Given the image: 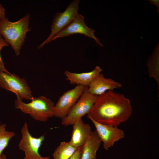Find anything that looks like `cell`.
<instances>
[{
	"mask_svg": "<svg viewBox=\"0 0 159 159\" xmlns=\"http://www.w3.org/2000/svg\"><path fill=\"white\" fill-rule=\"evenodd\" d=\"M132 112L129 99L110 90L97 96L87 117L102 124L118 127L129 119Z\"/></svg>",
	"mask_w": 159,
	"mask_h": 159,
	"instance_id": "cell-1",
	"label": "cell"
},
{
	"mask_svg": "<svg viewBox=\"0 0 159 159\" xmlns=\"http://www.w3.org/2000/svg\"><path fill=\"white\" fill-rule=\"evenodd\" d=\"M30 14L28 13L18 21L11 22L6 18L0 21V34L18 56L26 37V34L31 30L29 27Z\"/></svg>",
	"mask_w": 159,
	"mask_h": 159,
	"instance_id": "cell-2",
	"label": "cell"
},
{
	"mask_svg": "<svg viewBox=\"0 0 159 159\" xmlns=\"http://www.w3.org/2000/svg\"><path fill=\"white\" fill-rule=\"evenodd\" d=\"M16 108L25 114H29L34 120L45 122L54 116V102L50 99L44 96L34 98L30 102L25 103L16 100L14 101Z\"/></svg>",
	"mask_w": 159,
	"mask_h": 159,
	"instance_id": "cell-3",
	"label": "cell"
},
{
	"mask_svg": "<svg viewBox=\"0 0 159 159\" xmlns=\"http://www.w3.org/2000/svg\"><path fill=\"white\" fill-rule=\"evenodd\" d=\"M79 0L72 1L62 13H57L51 26V32L47 38L38 47L40 49L47 43L53 40L59 33L68 26L79 14Z\"/></svg>",
	"mask_w": 159,
	"mask_h": 159,
	"instance_id": "cell-4",
	"label": "cell"
},
{
	"mask_svg": "<svg viewBox=\"0 0 159 159\" xmlns=\"http://www.w3.org/2000/svg\"><path fill=\"white\" fill-rule=\"evenodd\" d=\"M0 87L15 93L17 100L31 101L34 98L31 91L24 78L8 73L0 69Z\"/></svg>",
	"mask_w": 159,
	"mask_h": 159,
	"instance_id": "cell-5",
	"label": "cell"
},
{
	"mask_svg": "<svg viewBox=\"0 0 159 159\" xmlns=\"http://www.w3.org/2000/svg\"><path fill=\"white\" fill-rule=\"evenodd\" d=\"M87 87L70 109L67 115L62 119L61 124L64 126L73 125L76 121L87 114L94 105L97 96L90 93Z\"/></svg>",
	"mask_w": 159,
	"mask_h": 159,
	"instance_id": "cell-6",
	"label": "cell"
},
{
	"mask_svg": "<svg viewBox=\"0 0 159 159\" xmlns=\"http://www.w3.org/2000/svg\"><path fill=\"white\" fill-rule=\"evenodd\" d=\"M21 138L18 146L25 153L24 159H49V157H43L39 150L45 139V135L37 138L30 133L26 122H25L21 130Z\"/></svg>",
	"mask_w": 159,
	"mask_h": 159,
	"instance_id": "cell-7",
	"label": "cell"
},
{
	"mask_svg": "<svg viewBox=\"0 0 159 159\" xmlns=\"http://www.w3.org/2000/svg\"><path fill=\"white\" fill-rule=\"evenodd\" d=\"M87 87L77 85L64 93L59 98L53 109L54 116L61 119L66 117Z\"/></svg>",
	"mask_w": 159,
	"mask_h": 159,
	"instance_id": "cell-8",
	"label": "cell"
},
{
	"mask_svg": "<svg viewBox=\"0 0 159 159\" xmlns=\"http://www.w3.org/2000/svg\"><path fill=\"white\" fill-rule=\"evenodd\" d=\"M95 127V130L103 148L106 150L113 146L115 143L123 138L125 137L124 131L117 127L104 124L98 122L88 117Z\"/></svg>",
	"mask_w": 159,
	"mask_h": 159,
	"instance_id": "cell-9",
	"label": "cell"
},
{
	"mask_svg": "<svg viewBox=\"0 0 159 159\" xmlns=\"http://www.w3.org/2000/svg\"><path fill=\"white\" fill-rule=\"evenodd\" d=\"M95 32V30L87 26L84 17L78 14L74 20L56 36L53 40L58 38L69 36L74 34H80L93 38L97 44L103 47V45L100 42L99 39L95 36L94 33Z\"/></svg>",
	"mask_w": 159,
	"mask_h": 159,
	"instance_id": "cell-10",
	"label": "cell"
},
{
	"mask_svg": "<svg viewBox=\"0 0 159 159\" xmlns=\"http://www.w3.org/2000/svg\"><path fill=\"white\" fill-rule=\"evenodd\" d=\"M122 86L119 82L111 79L105 77L103 74L100 73L90 84L87 90L92 95L98 96L107 90L113 91Z\"/></svg>",
	"mask_w": 159,
	"mask_h": 159,
	"instance_id": "cell-11",
	"label": "cell"
},
{
	"mask_svg": "<svg viewBox=\"0 0 159 159\" xmlns=\"http://www.w3.org/2000/svg\"><path fill=\"white\" fill-rule=\"evenodd\" d=\"M92 132L90 125L84 123L82 118L80 119L73 125L71 139L69 142L78 148L83 145Z\"/></svg>",
	"mask_w": 159,
	"mask_h": 159,
	"instance_id": "cell-12",
	"label": "cell"
},
{
	"mask_svg": "<svg viewBox=\"0 0 159 159\" xmlns=\"http://www.w3.org/2000/svg\"><path fill=\"white\" fill-rule=\"evenodd\" d=\"M102 71V69L100 67L96 66L94 69L90 72L76 73L66 70L64 74L70 84L88 87L91 82Z\"/></svg>",
	"mask_w": 159,
	"mask_h": 159,
	"instance_id": "cell-13",
	"label": "cell"
},
{
	"mask_svg": "<svg viewBox=\"0 0 159 159\" xmlns=\"http://www.w3.org/2000/svg\"><path fill=\"white\" fill-rule=\"evenodd\" d=\"M101 142L95 131L92 132L82 146L80 159H96Z\"/></svg>",
	"mask_w": 159,
	"mask_h": 159,
	"instance_id": "cell-14",
	"label": "cell"
},
{
	"mask_svg": "<svg viewBox=\"0 0 159 159\" xmlns=\"http://www.w3.org/2000/svg\"><path fill=\"white\" fill-rule=\"evenodd\" d=\"M77 148L69 142H62L53 153L54 159H69Z\"/></svg>",
	"mask_w": 159,
	"mask_h": 159,
	"instance_id": "cell-15",
	"label": "cell"
},
{
	"mask_svg": "<svg viewBox=\"0 0 159 159\" xmlns=\"http://www.w3.org/2000/svg\"><path fill=\"white\" fill-rule=\"evenodd\" d=\"M146 64L148 67L150 76L153 77L156 80L159 85V43L156 46L151 55L149 57Z\"/></svg>",
	"mask_w": 159,
	"mask_h": 159,
	"instance_id": "cell-16",
	"label": "cell"
},
{
	"mask_svg": "<svg viewBox=\"0 0 159 159\" xmlns=\"http://www.w3.org/2000/svg\"><path fill=\"white\" fill-rule=\"evenodd\" d=\"M6 125H0V157L4 150L8 146L11 139L15 135L13 132L7 131L6 129Z\"/></svg>",
	"mask_w": 159,
	"mask_h": 159,
	"instance_id": "cell-17",
	"label": "cell"
},
{
	"mask_svg": "<svg viewBox=\"0 0 159 159\" xmlns=\"http://www.w3.org/2000/svg\"><path fill=\"white\" fill-rule=\"evenodd\" d=\"M9 45L3 36L0 34V62L4 64L1 55V51L4 47L8 46Z\"/></svg>",
	"mask_w": 159,
	"mask_h": 159,
	"instance_id": "cell-18",
	"label": "cell"
},
{
	"mask_svg": "<svg viewBox=\"0 0 159 159\" xmlns=\"http://www.w3.org/2000/svg\"><path fill=\"white\" fill-rule=\"evenodd\" d=\"M82 146L78 148L74 154L69 159H80Z\"/></svg>",
	"mask_w": 159,
	"mask_h": 159,
	"instance_id": "cell-19",
	"label": "cell"
},
{
	"mask_svg": "<svg viewBox=\"0 0 159 159\" xmlns=\"http://www.w3.org/2000/svg\"><path fill=\"white\" fill-rule=\"evenodd\" d=\"M5 18V10L2 5L0 4V21Z\"/></svg>",
	"mask_w": 159,
	"mask_h": 159,
	"instance_id": "cell-20",
	"label": "cell"
},
{
	"mask_svg": "<svg viewBox=\"0 0 159 159\" xmlns=\"http://www.w3.org/2000/svg\"><path fill=\"white\" fill-rule=\"evenodd\" d=\"M148 1L153 5H155L158 8L157 11L159 13V0H148Z\"/></svg>",
	"mask_w": 159,
	"mask_h": 159,
	"instance_id": "cell-21",
	"label": "cell"
},
{
	"mask_svg": "<svg viewBox=\"0 0 159 159\" xmlns=\"http://www.w3.org/2000/svg\"><path fill=\"white\" fill-rule=\"evenodd\" d=\"M0 69L2 70L3 71L5 72L6 73H9V72L5 68V67L4 65V64H1L0 62Z\"/></svg>",
	"mask_w": 159,
	"mask_h": 159,
	"instance_id": "cell-22",
	"label": "cell"
},
{
	"mask_svg": "<svg viewBox=\"0 0 159 159\" xmlns=\"http://www.w3.org/2000/svg\"><path fill=\"white\" fill-rule=\"evenodd\" d=\"M0 159H7V158L6 156L4 154H2L0 157Z\"/></svg>",
	"mask_w": 159,
	"mask_h": 159,
	"instance_id": "cell-23",
	"label": "cell"
},
{
	"mask_svg": "<svg viewBox=\"0 0 159 159\" xmlns=\"http://www.w3.org/2000/svg\"><path fill=\"white\" fill-rule=\"evenodd\" d=\"M0 125H1V122H0Z\"/></svg>",
	"mask_w": 159,
	"mask_h": 159,
	"instance_id": "cell-24",
	"label": "cell"
}]
</instances>
